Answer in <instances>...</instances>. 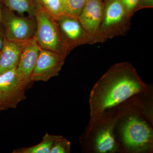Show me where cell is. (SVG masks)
<instances>
[{
  "mask_svg": "<svg viewBox=\"0 0 153 153\" xmlns=\"http://www.w3.org/2000/svg\"><path fill=\"white\" fill-rule=\"evenodd\" d=\"M149 89L128 63L116 64L97 81L89 97L90 120L85 133L89 131L107 111L116 107L139 94H147Z\"/></svg>",
  "mask_w": 153,
  "mask_h": 153,
  "instance_id": "1",
  "label": "cell"
},
{
  "mask_svg": "<svg viewBox=\"0 0 153 153\" xmlns=\"http://www.w3.org/2000/svg\"><path fill=\"white\" fill-rule=\"evenodd\" d=\"M126 117H122V121L118 127L124 149L127 152H151L153 146L152 128L140 116L126 115Z\"/></svg>",
  "mask_w": 153,
  "mask_h": 153,
  "instance_id": "2",
  "label": "cell"
},
{
  "mask_svg": "<svg viewBox=\"0 0 153 153\" xmlns=\"http://www.w3.org/2000/svg\"><path fill=\"white\" fill-rule=\"evenodd\" d=\"M127 111L120 110L115 115L107 114L93 126L89 131L83 134L80 141L90 144L91 151L98 153H112L120 152L121 147L116 140L114 133L120 120Z\"/></svg>",
  "mask_w": 153,
  "mask_h": 153,
  "instance_id": "3",
  "label": "cell"
},
{
  "mask_svg": "<svg viewBox=\"0 0 153 153\" xmlns=\"http://www.w3.org/2000/svg\"><path fill=\"white\" fill-rule=\"evenodd\" d=\"M35 17L36 29L34 38L38 46L65 58L68 50L56 19L41 7L37 10Z\"/></svg>",
  "mask_w": 153,
  "mask_h": 153,
  "instance_id": "4",
  "label": "cell"
},
{
  "mask_svg": "<svg viewBox=\"0 0 153 153\" xmlns=\"http://www.w3.org/2000/svg\"><path fill=\"white\" fill-rule=\"evenodd\" d=\"M1 24L4 38L9 41L25 43L35 36V16L19 15L5 7L3 9Z\"/></svg>",
  "mask_w": 153,
  "mask_h": 153,
  "instance_id": "5",
  "label": "cell"
},
{
  "mask_svg": "<svg viewBox=\"0 0 153 153\" xmlns=\"http://www.w3.org/2000/svg\"><path fill=\"white\" fill-rule=\"evenodd\" d=\"M27 88L19 78L16 68L0 74V106L2 111L16 108L26 99Z\"/></svg>",
  "mask_w": 153,
  "mask_h": 153,
  "instance_id": "6",
  "label": "cell"
},
{
  "mask_svg": "<svg viewBox=\"0 0 153 153\" xmlns=\"http://www.w3.org/2000/svg\"><path fill=\"white\" fill-rule=\"evenodd\" d=\"M65 58L54 52L41 49L31 75L33 81L46 82L59 74Z\"/></svg>",
  "mask_w": 153,
  "mask_h": 153,
  "instance_id": "7",
  "label": "cell"
},
{
  "mask_svg": "<svg viewBox=\"0 0 153 153\" xmlns=\"http://www.w3.org/2000/svg\"><path fill=\"white\" fill-rule=\"evenodd\" d=\"M41 49L34 38L24 43L16 71L19 78L27 88L32 82L31 74Z\"/></svg>",
  "mask_w": 153,
  "mask_h": 153,
  "instance_id": "8",
  "label": "cell"
},
{
  "mask_svg": "<svg viewBox=\"0 0 153 153\" xmlns=\"http://www.w3.org/2000/svg\"><path fill=\"white\" fill-rule=\"evenodd\" d=\"M55 19L68 50L82 42L85 30L78 19L62 14Z\"/></svg>",
  "mask_w": 153,
  "mask_h": 153,
  "instance_id": "9",
  "label": "cell"
},
{
  "mask_svg": "<svg viewBox=\"0 0 153 153\" xmlns=\"http://www.w3.org/2000/svg\"><path fill=\"white\" fill-rule=\"evenodd\" d=\"M103 16V7L100 0H88L78 18L85 31L94 34L97 31Z\"/></svg>",
  "mask_w": 153,
  "mask_h": 153,
  "instance_id": "10",
  "label": "cell"
},
{
  "mask_svg": "<svg viewBox=\"0 0 153 153\" xmlns=\"http://www.w3.org/2000/svg\"><path fill=\"white\" fill-rule=\"evenodd\" d=\"M24 44L9 41L4 38L0 50V74L16 68Z\"/></svg>",
  "mask_w": 153,
  "mask_h": 153,
  "instance_id": "11",
  "label": "cell"
},
{
  "mask_svg": "<svg viewBox=\"0 0 153 153\" xmlns=\"http://www.w3.org/2000/svg\"><path fill=\"white\" fill-rule=\"evenodd\" d=\"M6 8L19 15L35 16L40 6L36 0H2Z\"/></svg>",
  "mask_w": 153,
  "mask_h": 153,
  "instance_id": "12",
  "label": "cell"
},
{
  "mask_svg": "<svg viewBox=\"0 0 153 153\" xmlns=\"http://www.w3.org/2000/svg\"><path fill=\"white\" fill-rule=\"evenodd\" d=\"M125 14V8L120 0H112L105 10L103 22L105 27H111L119 23L123 19Z\"/></svg>",
  "mask_w": 153,
  "mask_h": 153,
  "instance_id": "13",
  "label": "cell"
},
{
  "mask_svg": "<svg viewBox=\"0 0 153 153\" xmlns=\"http://www.w3.org/2000/svg\"><path fill=\"white\" fill-rule=\"evenodd\" d=\"M58 135L46 133L41 142L29 147L21 148L14 150L13 153H50L53 143Z\"/></svg>",
  "mask_w": 153,
  "mask_h": 153,
  "instance_id": "14",
  "label": "cell"
},
{
  "mask_svg": "<svg viewBox=\"0 0 153 153\" xmlns=\"http://www.w3.org/2000/svg\"><path fill=\"white\" fill-rule=\"evenodd\" d=\"M88 0H61L62 14L78 19Z\"/></svg>",
  "mask_w": 153,
  "mask_h": 153,
  "instance_id": "15",
  "label": "cell"
},
{
  "mask_svg": "<svg viewBox=\"0 0 153 153\" xmlns=\"http://www.w3.org/2000/svg\"><path fill=\"white\" fill-rule=\"evenodd\" d=\"M41 7L56 19L61 13V0H39Z\"/></svg>",
  "mask_w": 153,
  "mask_h": 153,
  "instance_id": "16",
  "label": "cell"
},
{
  "mask_svg": "<svg viewBox=\"0 0 153 153\" xmlns=\"http://www.w3.org/2000/svg\"><path fill=\"white\" fill-rule=\"evenodd\" d=\"M71 150V142L66 138L58 135L52 145L50 153H69Z\"/></svg>",
  "mask_w": 153,
  "mask_h": 153,
  "instance_id": "17",
  "label": "cell"
},
{
  "mask_svg": "<svg viewBox=\"0 0 153 153\" xmlns=\"http://www.w3.org/2000/svg\"><path fill=\"white\" fill-rule=\"evenodd\" d=\"M120 1L125 8L130 10L137 6L139 0H120Z\"/></svg>",
  "mask_w": 153,
  "mask_h": 153,
  "instance_id": "18",
  "label": "cell"
},
{
  "mask_svg": "<svg viewBox=\"0 0 153 153\" xmlns=\"http://www.w3.org/2000/svg\"><path fill=\"white\" fill-rule=\"evenodd\" d=\"M4 39V36L3 33V30H0V50L2 47Z\"/></svg>",
  "mask_w": 153,
  "mask_h": 153,
  "instance_id": "19",
  "label": "cell"
},
{
  "mask_svg": "<svg viewBox=\"0 0 153 153\" xmlns=\"http://www.w3.org/2000/svg\"><path fill=\"white\" fill-rule=\"evenodd\" d=\"M2 0H0V25L1 24L2 17L3 9L1 7Z\"/></svg>",
  "mask_w": 153,
  "mask_h": 153,
  "instance_id": "20",
  "label": "cell"
},
{
  "mask_svg": "<svg viewBox=\"0 0 153 153\" xmlns=\"http://www.w3.org/2000/svg\"><path fill=\"white\" fill-rule=\"evenodd\" d=\"M36 1H37V2H38V5H40V4H39V0H36Z\"/></svg>",
  "mask_w": 153,
  "mask_h": 153,
  "instance_id": "21",
  "label": "cell"
},
{
  "mask_svg": "<svg viewBox=\"0 0 153 153\" xmlns=\"http://www.w3.org/2000/svg\"><path fill=\"white\" fill-rule=\"evenodd\" d=\"M1 111H2V110L1 107L0 106V112H1Z\"/></svg>",
  "mask_w": 153,
  "mask_h": 153,
  "instance_id": "22",
  "label": "cell"
}]
</instances>
